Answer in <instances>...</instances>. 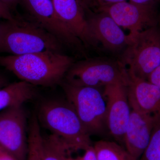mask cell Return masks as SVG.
<instances>
[{
	"mask_svg": "<svg viewBox=\"0 0 160 160\" xmlns=\"http://www.w3.org/2000/svg\"><path fill=\"white\" fill-rule=\"evenodd\" d=\"M60 85L88 133H103L107 128L103 92L98 88L72 86L63 81Z\"/></svg>",
	"mask_w": 160,
	"mask_h": 160,
	"instance_id": "obj_5",
	"label": "cell"
},
{
	"mask_svg": "<svg viewBox=\"0 0 160 160\" xmlns=\"http://www.w3.org/2000/svg\"><path fill=\"white\" fill-rule=\"evenodd\" d=\"M29 18L55 37L63 45L79 48L82 43L73 35L58 16L52 0H21Z\"/></svg>",
	"mask_w": 160,
	"mask_h": 160,
	"instance_id": "obj_10",
	"label": "cell"
},
{
	"mask_svg": "<svg viewBox=\"0 0 160 160\" xmlns=\"http://www.w3.org/2000/svg\"><path fill=\"white\" fill-rule=\"evenodd\" d=\"M120 62L129 74L147 80L160 65V29L152 26L132 37Z\"/></svg>",
	"mask_w": 160,
	"mask_h": 160,
	"instance_id": "obj_4",
	"label": "cell"
},
{
	"mask_svg": "<svg viewBox=\"0 0 160 160\" xmlns=\"http://www.w3.org/2000/svg\"><path fill=\"white\" fill-rule=\"evenodd\" d=\"M0 160H18L14 156L5 149L0 151Z\"/></svg>",
	"mask_w": 160,
	"mask_h": 160,
	"instance_id": "obj_26",
	"label": "cell"
},
{
	"mask_svg": "<svg viewBox=\"0 0 160 160\" xmlns=\"http://www.w3.org/2000/svg\"><path fill=\"white\" fill-rule=\"evenodd\" d=\"M62 44L30 18L14 16L0 23V53L20 55L50 50L62 52Z\"/></svg>",
	"mask_w": 160,
	"mask_h": 160,
	"instance_id": "obj_2",
	"label": "cell"
},
{
	"mask_svg": "<svg viewBox=\"0 0 160 160\" xmlns=\"http://www.w3.org/2000/svg\"><path fill=\"white\" fill-rule=\"evenodd\" d=\"M98 160H135L118 143L101 140L93 146Z\"/></svg>",
	"mask_w": 160,
	"mask_h": 160,
	"instance_id": "obj_17",
	"label": "cell"
},
{
	"mask_svg": "<svg viewBox=\"0 0 160 160\" xmlns=\"http://www.w3.org/2000/svg\"><path fill=\"white\" fill-rule=\"evenodd\" d=\"M126 1L127 0H95V2L98 7H100L110 6Z\"/></svg>",
	"mask_w": 160,
	"mask_h": 160,
	"instance_id": "obj_25",
	"label": "cell"
},
{
	"mask_svg": "<svg viewBox=\"0 0 160 160\" xmlns=\"http://www.w3.org/2000/svg\"><path fill=\"white\" fill-rule=\"evenodd\" d=\"M27 115L23 104L0 112V145L18 160H26L28 150Z\"/></svg>",
	"mask_w": 160,
	"mask_h": 160,
	"instance_id": "obj_7",
	"label": "cell"
},
{
	"mask_svg": "<svg viewBox=\"0 0 160 160\" xmlns=\"http://www.w3.org/2000/svg\"><path fill=\"white\" fill-rule=\"evenodd\" d=\"M72 152L62 140L51 134L43 137L44 160H69Z\"/></svg>",
	"mask_w": 160,
	"mask_h": 160,
	"instance_id": "obj_18",
	"label": "cell"
},
{
	"mask_svg": "<svg viewBox=\"0 0 160 160\" xmlns=\"http://www.w3.org/2000/svg\"><path fill=\"white\" fill-rule=\"evenodd\" d=\"M12 21L14 19V16L11 11L0 1V19Z\"/></svg>",
	"mask_w": 160,
	"mask_h": 160,
	"instance_id": "obj_22",
	"label": "cell"
},
{
	"mask_svg": "<svg viewBox=\"0 0 160 160\" xmlns=\"http://www.w3.org/2000/svg\"><path fill=\"white\" fill-rule=\"evenodd\" d=\"M3 149H3L2 147V146H1V145H0V151H2V150H3Z\"/></svg>",
	"mask_w": 160,
	"mask_h": 160,
	"instance_id": "obj_29",
	"label": "cell"
},
{
	"mask_svg": "<svg viewBox=\"0 0 160 160\" xmlns=\"http://www.w3.org/2000/svg\"><path fill=\"white\" fill-rule=\"evenodd\" d=\"M11 11L13 12L16 10L18 5H20L21 0H0Z\"/></svg>",
	"mask_w": 160,
	"mask_h": 160,
	"instance_id": "obj_24",
	"label": "cell"
},
{
	"mask_svg": "<svg viewBox=\"0 0 160 160\" xmlns=\"http://www.w3.org/2000/svg\"><path fill=\"white\" fill-rule=\"evenodd\" d=\"M128 80L127 69L120 61L95 58L73 63L63 81L72 86L99 89Z\"/></svg>",
	"mask_w": 160,
	"mask_h": 160,
	"instance_id": "obj_6",
	"label": "cell"
},
{
	"mask_svg": "<svg viewBox=\"0 0 160 160\" xmlns=\"http://www.w3.org/2000/svg\"><path fill=\"white\" fill-rule=\"evenodd\" d=\"M89 30L95 44L101 43L104 48L112 52L126 49L131 40L109 15L98 12L87 18Z\"/></svg>",
	"mask_w": 160,
	"mask_h": 160,
	"instance_id": "obj_11",
	"label": "cell"
},
{
	"mask_svg": "<svg viewBox=\"0 0 160 160\" xmlns=\"http://www.w3.org/2000/svg\"><path fill=\"white\" fill-rule=\"evenodd\" d=\"M128 74L127 94L131 109L152 116L160 113V89L147 80Z\"/></svg>",
	"mask_w": 160,
	"mask_h": 160,
	"instance_id": "obj_14",
	"label": "cell"
},
{
	"mask_svg": "<svg viewBox=\"0 0 160 160\" xmlns=\"http://www.w3.org/2000/svg\"><path fill=\"white\" fill-rule=\"evenodd\" d=\"M36 86L21 81L0 89V112L12 106L22 105L37 94Z\"/></svg>",
	"mask_w": 160,
	"mask_h": 160,
	"instance_id": "obj_15",
	"label": "cell"
},
{
	"mask_svg": "<svg viewBox=\"0 0 160 160\" xmlns=\"http://www.w3.org/2000/svg\"><path fill=\"white\" fill-rule=\"evenodd\" d=\"M127 84L123 82L110 84L104 87L103 92L106 103L107 129L112 136L122 143L131 111Z\"/></svg>",
	"mask_w": 160,
	"mask_h": 160,
	"instance_id": "obj_8",
	"label": "cell"
},
{
	"mask_svg": "<svg viewBox=\"0 0 160 160\" xmlns=\"http://www.w3.org/2000/svg\"><path fill=\"white\" fill-rule=\"evenodd\" d=\"M153 116L154 124L150 141L139 160H160V113Z\"/></svg>",
	"mask_w": 160,
	"mask_h": 160,
	"instance_id": "obj_19",
	"label": "cell"
},
{
	"mask_svg": "<svg viewBox=\"0 0 160 160\" xmlns=\"http://www.w3.org/2000/svg\"><path fill=\"white\" fill-rule=\"evenodd\" d=\"M62 22L84 46H96L89 30L86 7L79 0H52Z\"/></svg>",
	"mask_w": 160,
	"mask_h": 160,
	"instance_id": "obj_12",
	"label": "cell"
},
{
	"mask_svg": "<svg viewBox=\"0 0 160 160\" xmlns=\"http://www.w3.org/2000/svg\"><path fill=\"white\" fill-rule=\"evenodd\" d=\"M9 84L8 79L5 75L0 72V89Z\"/></svg>",
	"mask_w": 160,
	"mask_h": 160,
	"instance_id": "obj_27",
	"label": "cell"
},
{
	"mask_svg": "<svg viewBox=\"0 0 160 160\" xmlns=\"http://www.w3.org/2000/svg\"><path fill=\"white\" fill-rule=\"evenodd\" d=\"M147 80L160 89V65L150 73Z\"/></svg>",
	"mask_w": 160,
	"mask_h": 160,
	"instance_id": "obj_21",
	"label": "cell"
},
{
	"mask_svg": "<svg viewBox=\"0 0 160 160\" xmlns=\"http://www.w3.org/2000/svg\"><path fill=\"white\" fill-rule=\"evenodd\" d=\"M37 115L42 126L62 140L72 152L85 151L92 146L90 135L66 99L43 101Z\"/></svg>",
	"mask_w": 160,
	"mask_h": 160,
	"instance_id": "obj_3",
	"label": "cell"
},
{
	"mask_svg": "<svg viewBox=\"0 0 160 160\" xmlns=\"http://www.w3.org/2000/svg\"><path fill=\"white\" fill-rule=\"evenodd\" d=\"M69 160H98L93 146L85 150V153L82 156L72 157L70 156Z\"/></svg>",
	"mask_w": 160,
	"mask_h": 160,
	"instance_id": "obj_20",
	"label": "cell"
},
{
	"mask_svg": "<svg viewBox=\"0 0 160 160\" xmlns=\"http://www.w3.org/2000/svg\"><path fill=\"white\" fill-rule=\"evenodd\" d=\"M154 120L153 116L131 109L123 144L135 160H139L149 144Z\"/></svg>",
	"mask_w": 160,
	"mask_h": 160,
	"instance_id": "obj_13",
	"label": "cell"
},
{
	"mask_svg": "<svg viewBox=\"0 0 160 160\" xmlns=\"http://www.w3.org/2000/svg\"></svg>",
	"mask_w": 160,
	"mask_h": 160,
	"instance_id": "obj_30",
	"label": "cell"
},
{
	"mask_svg": "<svg viewBox=\"0 0 160 160\" xmlns=\"http://www.w3.org/2000/svg\"><path fill=\"white\" fill-rule=\"evenodd\" d=\"M129 2L139 6L156 8L160 0H129Z\"/></svg>",
	"mask_w": 160,
	"mask_h": 160,
	"instance_id": "obj_23",
	"label": "cell"
},
{
	"mask_svg": "<svg viewBox=\"0 0 160 160\" xmlns=\"http://www.w3.org/2000/svg\"><path fill=\"white\" fill-rule=\"evenodd\" d=\"M74 62L71 57L50 50L20 55H0V66L21 81L36 86L60 85Z\"/></svg>",
	"mask_w": 160,
	"mask_h": 160,
	"instance_id": "obj_1",
	"label": "cell"
},
{
	"mask_svg": "<svg viewBox=\"0 0 160 160\" xmlns=\"http://www.w3.org/2000/svg\"><path fill=\"white\" fill-rule=\"evenodd\" d=\"M84 6L86 7H88V4L89 3V0H79Z\"/></svg>",
	"mask_w": 160,
	"mask_h": 160,
	"instance_id": "obj_28",
	"label": "cell"
},
{
	"mask_svg": "<svg viewBox=\"0 0 160 160\" xmlns=\"http://www.w3.org/2000/svg\"><path fill=\"white\" fill-rule=\"evenodd\" d=\"M98 11L107 13L120 27L129 30L131 38L147 28L156 26L155 7L139 6L126 1L98 7Z\"/></svg>",
	"mask_w": 160,
	"mask_h": 160,
	"instance_id": "obj_9",
	"label": "cell"
},
{
	"mask_svg": "<svg viewBox=\"0 0 160 160\" xmlns=\"http://www.w3.org/2000/svg\"><path fill=\"white\" fill-rule=\"evenodd\" d=\"M26 160H44L43 137L37 114L32 115L29 122L28 150Z\"/></svg>",
	"mask_w": 160,
	"mask_h": 160,
	"instance_id": "obj_16",
	"label": "cell"
}]
</instances>
